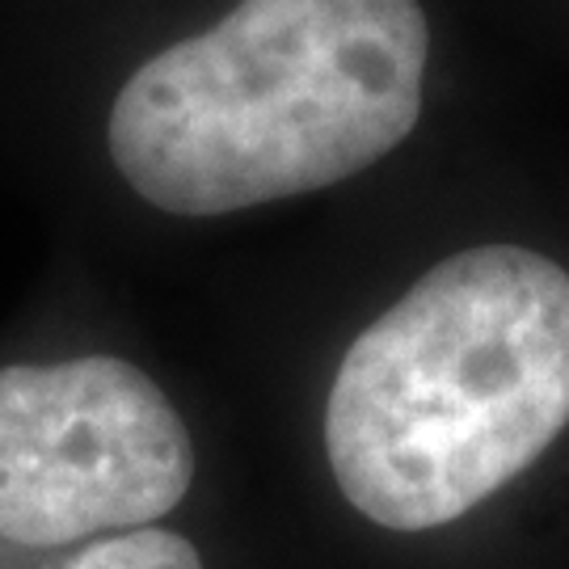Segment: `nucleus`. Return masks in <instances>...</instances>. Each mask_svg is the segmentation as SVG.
Instances as JSON below:
<instances>
[{"mask_svg":"<svg viewBox=\"0 0 569 569\" xmlns=\"http://www.w3.org/2000/svg\"><path fill=\"white\" fill-rule=\"evenodd\" d=\"M427 51L418 0H241L131 72L110 157L169 216L326 190L418 127Z\"/></svg>","mask_w":569,"mask_h":569,"instance_id":"f257e3e1","label":"nucleus"},{"mask_svg":"<svg viewBox=\"0 0 569 569\" xmlns=\"http://www.w3.org/2000/svg\"><path fill=\"white\" fill-rule=\"evenodd\" d=\"M569 427V270L481 244L350 342L326 406L338 489L388 531L456 523Z\"/></svg>","mask_w":569,"mask_h":569,"instance_id":"f03ea898","label":"nucleus"},{"mask_svg":"<svg viewBox=\"0 0 569 569\" xmlns=\"http://www.w3.org/2000/svg\"><path fill=\"white\" fill-rule=\"evenodd\" d=\"M194 481L182 413L136 363L0 367V536L30 549L157 528Z\"/></svg>","mask_w":569,"mask_h":569,"instance_id":"7ed1b4c3","label":"nucleus"},{"mask_svg":"<svg viewBox=\"0 0 569 569\" xmlns=\"http://www.w3.org/2000/svg\"><path fill=\"white\" fill-rule=\"evenodd\" d=\"M68 569H203V557L178 531L136 528L110 536V540H98Z\"/></svg>","mask_w":569,"mask_h":569,"instance_id":"20e7f679","label":"nucleus"}]
</instances>
